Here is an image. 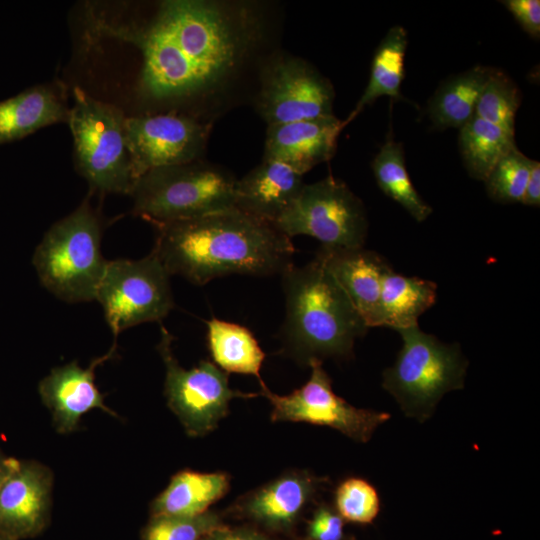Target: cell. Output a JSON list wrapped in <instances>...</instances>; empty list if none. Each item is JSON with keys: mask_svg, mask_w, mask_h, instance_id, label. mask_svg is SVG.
I'll use <instances>...</instances> for the list:
<instances>
[{"mask_svg": "<svg viewBox=\"0 0 540 540\" xmlns=\"http://www.w3.org/2000/svg\"><path fill=\"white\" fill-rule=\"evenodd\" d=\"M142 54L139 93L169 101L222 84L255 45L257 18L246 5L206 0L163 1L142 26H102Z\"/></svg>", "mask_w": 540, "mask_h": 540, "instance_id": "1", "label": "cell"}, {"mask_svg": "<svg viewBox=\"0 0 540 540\" xmlns=\"http://www.w3.org/2000/svg\"><path fill=\"white\" fill-rule=\"evenodd\" d=\"M153 226L152 252L170 276L198 286L231 274L281 276L294 264L291 238L236 208Z\"/></svg>", "mask_w": 540, "mask_h": 540, "instance_id": "2", "label": "cell"}, {"mask_svg": "<svg viewBox=\"0 0 540 540\" xmlns=\"http://www.w3.org/2000/svg\"><path fill=\"white\" fill-rule=\"evenodd\" d=\"M287 350L308 365L312 360L349 357L356 339L369 329L323 261L315 255L282 275Z\"/></svg>", "mask_w": 540, "mask_h": 540, "instance_id": "3", "label": "cell"}, {"mask_svg": "<svg viewBox=\"0 0 540 540\" xmlns=\"http://www.w3.org/2000/svg\"><path fill=\"white\" fill-rule=\"evenodd\" d=\"M102 229L99 214L86 199L45 233L33 264L50 293L69 303L96 299L108 262L101 252Z\"/></svg>", "mask_w": 540, "mask_h": 540, "instance_id": "4", "label": "cell"}, {"mask_svg": "<svg viewBox=\"0 0 540 540\" xmlns=\"http://www.w3.org/2000/svg\"><path fill=\"white\" fill-rule=\"evenodd\" d=\"M398 333L402 347L383 372L382 386L406 416L423 422L446 393L464 387L468 362L457 343H444L419 326Z\"/></svg>", "mask_w": 540, "mask_h": 540, "instance_id": "5", "label": "cell"}, {"mask_svg": "<svg viewBox=\"0 0 540 540\" xmlns=\"http://www.w3.org/2000/svg\"><path fill=\"white\" fill-rule=\"evenodd\" d=\"M235 183L228 172L198 160L156 168L136 182L133 213L156 224L231 210Z\"/></svg>", "mask_w": 540, "mask_h": 540, "instance_id": "6", "label": "cell"}, {"mask_svg": "<svg viewBox=\"0 0 540 540\" xmlns=\"http://www.w3.org/2000/svg\"><path fill=\"white\" fill-rule=\"evenodd\" d=\"M70 127L78 172L92 190L130 195L137 180L126 144V116L79 87L73 91Z\"/></svg>", "mask_w": 540, "mask_h": 540, "instance_id": "7", "label": "cell"}, {"mask_svg": "<svg viewBox=\"0 0 540 540\" xmlns=\"http://www.w3.org/2000/svg\"><path fill=\"white\" fill-rule=\"evenodd\" d=\"M273 225L289 238L306 235L329 248L364 247L368 233L361 199L332 175L304 183Z\"/></svg>", "mask_w": 540, "mask_h": 540, "instance_id": "8", "label": "cell"}, {"mask_svg": "<svg viewBox=\"0 0 540 540\" xmlns=\"http://www.w3.org/2000/svg\"><path fill=\"white\" fill-rule=\"evenodd\" d=\"M95 300L115 337L142 323H161L174 307L170 274L152 251L138 260L108 261Z\"/></svg>", "mask_w": 540, "mask_h": 540, "instance_id": "9", "label": "cell"}, {"mask_svg": "<svg viewBox=\"0 0 540 540\" xmlns=\"http://www.w3.org/2000/svg\"><path fill=\"white\" fill-rule=\"evenodd\" d=\"M160 332L157 349L166 370L164 389L167 403L190 436H201L214 430L228 413L232 399L259 395L231 389L228 373L208 360L184 369L173 354V336L162 324Z\"/></svg>", "mask_w": 540, "mask_h": 540, "instance_id": "10", "label": "cell"}, {"mask_svg": "<svg viewBox=\"0 0 540 540\" xmlns=\"http://www.w3.org/2000/svg\"><path fill=\"white\" fill-rule=\"evenodd\" d=\"M308 365L311 368L309 380L288 395H277L264 383L260 384V394L273 406V422H306L328 426L355 441L367 442L374 431L390 419L387 412L357 408L336 395L321 361L312 360Z\"/></svg>", "mask_w": 540, "mask_h": 540, "instance_id": "11", "label": "cell"}, {"mask_svg": "<svg viewBox=\"0 0 540 540\" xmlns=\"http://www.w3.org/2000/svg\"><path fill=\"white\" fill-rule=\"evenodd\" d=\"M260 79L257 109L268 126L334 115L331 82L300 58L276 57Z\"/></svg>", "mask_w": 540, "mask_h": 540, "instance_id": "12", "label": "cell"}, {"mask_svg": "<svg viewBox=\"0 0 540 540\" xmlns=\"http://www.w3.org/2000/svg\"><path fill=\"white\" fill-rule=\"evenodd\" d=\"M124 126L137 181L150 170L197 161L211 128L174 112L126 117Z\"/></svg>", "mask_w": 540, "mask_h": 540, "instance_id": "13", "label": "cell"}, {"mask_svg": "<svg viewBox=\"0 0 540 540\" xmlns=\"http://www.w3.org/2000/svg\"><path fill=\"white\" fill-rule=\"evenodd\" d=\"M51 472L13 459L0 485V533L15 540L37 536L49 521Z\"/></svg>", "mask_w": 540, "mask_h": 540, "instance_id": "14", "label": "cell"}, {"mask_svg": "<svg viewBox=\"0 0 540 540\" xmlns=\"http://www.w3.org/2000/svg\"><path fill=\"white\" fill-rule=\"evenodd\" d=\"M116 346L103 356L94 359L87 368L73 361L53 368L38 386L43 403L51 410L54 425L58 432L69 433L77 428L82 415L91 409L99 408L115 416L105 404L95 385V369L112 358Z\"/></svg>", "mask_w": 540, "mask_h": 540, "instance_id": "15", "label": "cell"}, {"mask_svg": "<svg viewBox=\"0 0 540 540\" xmlns=\"http://www.w3.org/2000/svg\"><path fill=\"white\" fill-rule=\"evenodd\" d=\"M344 127L334 115L269 125L263 159L281 161L304 175L334 156Z\"/></svg>", "mask_w": 540, "mask_h": 540, "instance_id": "16", "label": "cell"}, {"mask_svg": "<svg viewBox=\"0 0 540 540\" xmlns=\"http://www.w3.org/2000/svg\"><path fill=\"white\" fill-rule=\"evenodd\" d=\"M316 255L344 290L368 328L378 327L382 281L391 269L378 253L320 246Z\"/></svg>", "mask_w": 540, "mask_h": 540, "instance_id": "17", "label": "cell"}, {"mask_svg": "<svg viewBox=\"0 0 540 540\" xmlns=\"http://www.w3.org/2000/svg\"><path fill=\"white\" fill-rule=\"evenodd\" d=\"M303 176L286 163L263 159L236 180L235 208L274 224L301 190Z\"/></svg>", "mask_w": 540, "mask_h": 540, "instance_id": "18", "label": "cell"}, {"mask_svg": "<svg viewBox=\"0 0 540 540\" xmlns=\"http://www.w3.org/2000/svg\"><path fill=\"white\" fill-rule=\"evenodd\" d=\"M61 84H41L0 101V144L20 140L37 130L68 121Z\"/></svg>", "mask_w": 540, "mask_h": 540, "instance_id": "19", "label": "cell"}, {"mask_svg": "<svg viewBox=\"0 0 540 540\" xmlns=\"http://www.w3.org/2000/svg\"><path fill=\"white\" fill-rule=\"evenodd\" d=\"M318 483L307 473L286 474L249 495L243 510L270 528L286 529L315 494Z\"/></svg>", "mask_w": 540, "mask_h": 540, "instance_id": "20", "label": "cell"}, {"mask_svg": "<svg viewBox=\"0 0 540 540\" xmlns=\"http://www.w3.org/2000/svg\"><path fill=\"white\" fill-rule=\"evenodd\" d=\"M436 297L435 282L398 274L391 268L382 281L378 327L398 332L418 326L419 317L435 304Z\"/></svg>", "mask_w": 540, "mask_h": 540, "instance_id": "21", "label": "cell"}, {"mask_svg": "<svg viewBox=\"0 0 540 540\" xmlns=\"http://www.w3.org/2000/svg\"><path fill=\"white\" fill-rule=\"evenodd\" d=\"M495 68L475 66L443 81L428 102L427 112L439 130L460 129L475 114L483 88Z\"/></svg>", "mask_w": 540, "mask_h": 540, "instance_id": "22", "label": "cell"}, {"mask_svg": "<svg viewBox=\"0 0 540 540\" xmlns=\"http://www.w3.org/2000/svg\"><path fill=\"white\" fill-rule=\"evenodd\" d=\"M228 489L229 477L224 473L181 471L153 501L152 515H200L222 498Z\"/></svg>", "mask_w": 540, "mask_h": 540, "instance_id": "23", "label": "cell"}, {"mask_svg": "<svg viewBox=\"0 0 540 540\" xmlns=\"http://www.w3.org/2000/svg\"><path fill=\"white\" fill-rule=\"evenodd\" d=\"M407 45V32L402 26H393L388 30L375 50L368 84L353 111L343 121L344 126L382 96L397 101L406 100L401 94V84L405 75Z\"/></svg>", "mask_w": 540, "mask_h": 540, "instance_id": "24", "label": "cell"}, {"mask_svg": "<svg viewBox=\"0 0 540 540\" xmlns=\"http://www.w3.org/2000/svg\"><path fill=\"white\" fill-rule=\"evenodd\" d=\"M207 342L215 364L226 373L256 376L259 383L260 369L265 353L252 332L236 323L211 318L206 322Z\"/></svg>", "mask_w": 540, "mask_h": 540, "instance_id": "25", "label": "cell"}, {"mask_svg": "<svg viewBox=\"0 0 540 540\" xmlns=\"http://www.w3.org/2000/svg\"><path fill=\"white\" fill-rule=\"evenodd\" d=\"M459 130L464 166L476 180L484 181L501 158L516 147L514 133L476 116Z\"/></svg>", "mask_w": 540, "mask_h": 540, "instance_id": "26", "label": "cell"}, {"mask_svg": "<svg viewBox=\"0 0 540 540\" xmlns=\"http://www.w3.org/2000/svg\"><path fill=\"white\" fill-rule=\"evenodd\" d=\"M380 190L401 205L416 221L423 222L432 213L411 182L405 165L403 144L388 138L371 163Z\"/></svg>", "mask_w": 540, "mask_h": 540, "instance_id": "27", "label": "cell"}, {"mask_svg": "<svg viewBox=\"0 0 540 540\" xmlns=\"http://www.w3.org/2000/svg\"><path fill=\"white\" fill-rule=\"evenodd\" d=\"M521 92L503 71L494 69L478 99L474 116L514 133Z\"/></svg>", "mask_w": 540, "mask_h": 540, "instance_id": "28", "label": "cell"}, {"mask_svg": "<svg viewBox=\"0 0 540 540\" xmlns=\"http://www.w3.org/2000/svg\"><path fill=\"white\" fill-rule=\"evenodd\" d=\"M534 161L512 149L485 178L488 196L501 204L521 203Z\"/></svg>", "mask_w": 540, "mask_h": 540, "instance_id": "29", "label": "cell"}, {"mask_svg": "<svg viewBox=\"0 0 540 540\" xmlns=\"http://www.w3.org/2000/svg\"><path fill=\"white\" fill-rule=\"evenodd\" d=\"M220 526L219 518L211 512L196 516L153 515L142 537L143 540H201Z\"/></svg>", "mask_w": 540, "mask_h": 540, "instance_id": "30", "label": "cell"}, {"mask_svg": "<svg viewBox=\"0 0 540 540\" xmlns=\"http://www.w3.org/2000/svg\"><path fill=\"white\" fill-rule=\"evenodd\" d=\"M335 504L342 519L359 524L371 523L380 509L375 487L356 477L340 483L335 491Z\"/></svg>", "mask_w": 540, "mask_h": 540, "instance_id": "31", "label": "cell"}, {"mask_svg": "<svg viewBox=\"0 0 540 540\" xmlns=\"http://www.w3.org/2000/svg\"><path fill=\"white\" fill-rule=\"evenodd\" d=\"M501 3L513 15L522 29L534 39L540 37V1L505 0Z\"/></svg>", "mask_w": 540, "mask_h": 540, "instance_id": "32", "label": "cell"}, {"mask_svg": "<svg viewBox=\"0 0 540 540\" xmlns=\"http://www.w3.org/2000/svg\"><path fill=\"white\" fill-rule=\"evenodd\" d=\"M309 537L312 540H341L343 537L341 516L328 507H320L309 524Z\"/></svg>", "mask_w": 540, "mask_h": 540, "instance_id": "33", "label": "cell"}, {"mask_svg": "<svg viewBox=\"0 0 540 540\" xmlns=\"http://www.w3.org/2000/svg\"><path fill=\"white\" fill-rule=\"evenodd\" d=\"M201 540H269L264 535L250 529H229L220 526L207 533Z\"/></svg>", "mask_w": 540, "mask_h": 540, "instance_id": "34", "label": "cell"}, {"mask_svg": "<svg viewBox=\"0 0 540 540\" xmlns=\"http://www.w3.org/2000/svg\"><path fill=\"white\" fill-rule=\"evenodd\" d=\"M521 203L533 207L540 205V163L538 161L533 163Z\"/></svg>", "mask_w": 540, "mask_h": 540, "instance_id": "35", "label": "cell"}, {"mask_svg": "<svg viewBox=\"0 0 540 540\" xmlns=\"http://www.w3.org/2000/svg\"><path fill=\"white\" fill-rule=\"evenodd\" d=\"M13 462V458H6L3 456V454L0 452V485L7 476L11 465Z\"/></svg>", "mask_w": 540, "mask_h": 540, "instance_id": "36", "label": "cell"}, {"mask_svg": "<svg viewBox=\"0 0 540 540\" xmlns=\"http://www.w3.org/2000/svg\"><path fill=\"white\" fill-rule=\"evenodd\" d=\"M0 540H15V539L10 538V537H8V536H6V535L0 533Z\"/></svg>", "mask_w": 540, "mask_h": 540, "instance_id": "37", "label": "cell"}]
</instances>
